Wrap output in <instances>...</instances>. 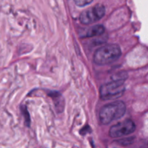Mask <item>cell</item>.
<instances>
[{"label":"cell","mask_w":148,"mask_h":148,"mask_svg":"<svg viewBox=\"0 0 148 148\" xmlns=\"http://www.w3.org/2000/svg\"><path fill=\"white\" fill-rule=\"evenodd\" d=\"M125 74H119L117 78L103 85L100 88V96L103 101L116 99L121 97L125 91L124 82Z\"/></svg>","instance_id":"obj_1"},{"label":"cell","mask_w":148,"mask_h":148,"mask_svg":"<svg viewBox=\"0 0 148 148\" xmlns=\"http://www.w3.org/2000/svg\"><path fill=\"white\" fill-rule=\"evenodd\" d=\"M125 112L126 105L122 101H116L106 104L100 111V121L103 125H107L124 116Z\"/></svg>","instance_id":"obj_2"},{"label":"cell","mask_w":148,"mask_h":148,"mask_svg":"<svg viewBox=\"0 0 148 148\" xmlns=\"http://www.w3.org/2000/svg\"><path fill=\"white\" fill-rule=\"evenodd\" d=\"M121 51L116 44H107L98 49L94 53L93 61L98 65H106L120 58Z\"/></svg>","instance_id":"obj_3"},{"label":"cell","mask_w":148,"mask_h":148,"mask_svg":"<svg viewBox=\"0 0 148 148\" xmlns=\"http://www.w3.org/2000/svg\"><path fill=\"white\" fill-rule=\"evenodd\" d=\"M106 13V9L103 4H96L81 13L79 20L84 25H90L101 20Z\"/></svg>","instance_id":"obj_4"},{"label":"cell","mask_w":148,"mask_h":148,"mask_svg":"<svg viewBox=\"0 0 148 148\" xmlns=\"http://www.w3.org/2000/svg\"><path fill=\"white\" fill-rule=\"evenodd\" d=\"M135 130L136 125L134 121L131 119H127L112 126L109 130V135L112 138H119L132 134Z\"/></svg>","instance_id":"obj_5"},{"label":"cell","mask_w":148,"mask_h":148,"mask_svg":"<svg viewBox=\"0 0 148 148\" xmlns=\"http://www.w3.org/2000/svg\"><path fill=\"white\" fill-rule=\"evenodd\" d=\"M105 32V27L102 25H95L87 29H84L79 33L81 38H92L101 36Z\"/></svg>","instance_id":"obj_6"},{"label":"cell","mask_w":148,"mask_h":148,"mask_svg":"<svg viewBox=\"0 0 148 148\" xmlns=\"http://www.w3.org/2000/svg\"><path fill=\"white\" fill-rule=\"evenodd\" d=\"M93 0H74L76 5L79 6V7H85V6L88 5L90 3L92 2Z\"/></svg>","instance_id":"obj_7"}]
</instances>
